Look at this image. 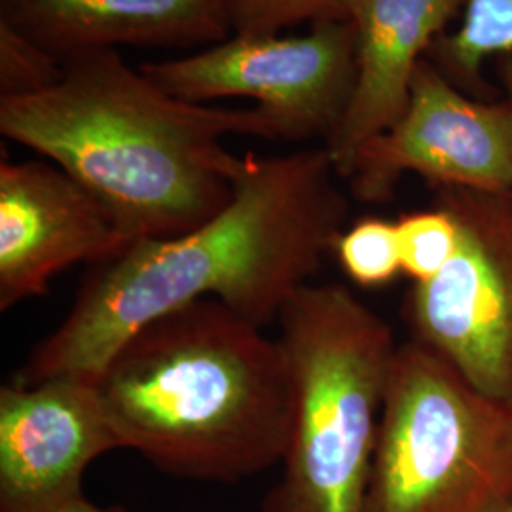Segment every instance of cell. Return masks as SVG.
<instances>
[{"label":"cell","mask_w":512,"mask_h":512,"mask_svg":"<svg viewBox=\"0 0 512 512\" xmlns=\"http://www.w3.org/2000/svg\"><path fill=\"white\" fill-rule=\"evenodd\" d=\"M336 179L325 147L245 154L232 198L215 217L177 238L139 239L93 268L19 384L93 378L135 330L203 298L262 329L277 321L346 230L349 203Z\"/></svg>","instance_id":"6da1fadb"},{"label":"cell","mask_w":512,"mask_h":512,"mask_svg":"<svg viewBox=\"0 0 512 512\" xmlns=\"http://www.w3.org/2000/svg\"><path fill=\"white\" fill-rule=\"evenodd\" d=\"M0 133L59 165L135 241L183 236L226 207L245 164L226 135L274 141L260 110L183 101L118 50L67 59L44 92L0 97Z\"/></svg>","instance_id":"7a4b0ae2"},{"label":"cell","mask_w":512,"mask_h":512,"mask_svg":"<svg viewBox=\"0 0 512 512\" xmlns=\"http://www.w3.org/2000/svg\"><path fill=\"white\" fill-rule=\"evenodd\" d=\"M92 380L118 446L165 475L232 484L283 461L293 416L287 353L220 300L135 330Z\"/></svg>","instance_id":"3957f363"},{"label":"cell","mask_w":512,"mask_h":512,"mask_svg":"<svg viewBox=\"0 0 512 512\" xmlns=\"http://www.w3.org/2000/svg\"><path fill=\"white\" fill-rule=\"evenodd\" d=\"M293 416L283 475L262 512H365L397 342L380 313L338 283L306 285L277 317Z\"/></svg>","instance_id":"277c9868"},{"label":"cell","mask_w":512,"mask_h":512,"mask_svg":"<svg viewBox=\"0 0 512 512\" xmlns=\"http://www.w3.org/2000/svg\"><path fill=\"white\" fill-rule=\"evenodd\" d=\"M512 507V406L437 351L397 346L365 512H505Z\"/></svg>","instance_id":"5b68a950"},{"label":"cell","mask_w":512,"mask_h":512,"mask_svg":"<svg viewBox=\"0 0 512 512\" xmlns=\"http://www.w3.org/2000/svg\"><path fill=\"white\" fill-rule=\"evenodd\" d=\"M139 71L188 103L253 99L274 129V141L327 143L355 90L357 33L351 19H342L291 37L232 35L196 54L147 61Z\"/></svg>","instance_id":"8992f818"},{"label":"cell","mask_w":512,"mask_h":512,"mask_svg":"<svg viewBox=\"0 0 512 512\" xmlns=\"http://www.w3.org/2000/svg\"><path fill=\"white\" fill-rule=\"evenodd\" d=\"M433 194L458 224V251L437 277L414 283L410 338L512 406V190L439 186Z\"/></svg>","instance_id":"52a82bcc"},{"label":"cell","mask_w":512,"mask_h":512,"mask_svg":"<svg viewBox=\"0 0 512 512\" xmlns=\"http://www.w3.org/2000/svg\"><path fill=\"white\" fill-rule=\"evenodd\" d=\"M408 173L420 175L431 188L509 192L511 105L471 97L425 57L399 122L357 152L349 188L359 202H389Z\"/></svg>","instance_id":"ba28073f"},{"label":"cell","mask_w":512,"mask_h":512,"mask_svg":"<svg viewBox=\"0 0 512 512\" xmlns=\"http://www.w3.org/2000/svg\"><path fill=\"white\" fill-rule=\"evenodd\" d=\"M92 378L0 389V512H54L84 494L93 461L118 450Z\"/></svg>","instance_id":"9c48e42d"},{"label":"cell","mask_w":512,"mask_h":512,"mask_svg":"<svg viewBox=\"0 0 512 512\" xmlns=\"http://www.w3.org/2000/svg\"><path fill=\"white\" fill-rule=\"evenodd\" d=\"M135 239L52 162L0 164V310L46 293L74 264H101Z\"/></svg>","instance_id":"30bf717a"},{"label":"cell","mask_w":512,"mask_h":512,"mask_svg":"<svg viewBox=\"0 0 512 512\" xmlns=\"http://www.w3.org/2000/svg\"><path fill=\"white\" fill-rule=\"evenodd\" d=\"M465 0H357V80L348 112L323 145L340 179L348 181L357 152L393 128L410 101L421 61L450 31Z\"/></svg>","instance_id":"8fae6325"},{"label":"cell","mask_w":512,"mask_h":512,"mask_svg":"<svg viewBox=\"0 0 512 512\" xmlns=\"http://www.w3.org/2000/svg\"><path fill=\"white\" fill-rule=\"evenodd\" d=\"M0 19L63 61L122 46L209 48L232 35L226 0H0Z\"/></svg>","instance_id":"7c38bea8"},{"label":"cell","mask_w":512,"mask_h":512,"mask_svg":"<svg viewBox=\"0 0 512 512\" xmlns=\"http://www.w3.org/2000/svg\"><path fill=\"white\" fill-rule=\"evenodd\" d=\"M512 54V0H465L459 23L440 35L427 59L454 86L482 99L490 97L484 65Z\"/></svg>","instance_id":"4fadbf2b"},{"label":"cell","mask_w":512,"mask_h":512,"mask_svg":"<svg viewBox=\"0 0 512 512\" xmlns=\"http://www.w3.org/2000/svg\"><path fill=\"white\" fill-rule=\"evenodd\" d=\"M334 255L355 285L384 287L403 272L397 222L378 217L357 220L336 241Z\"/></svg>","instance_id":"5bb4252c"},{"label":"cell","mask_w":512,"mask_h":512,"mask_svg":"<svg viewBox=\"0 0 512 512\" xmlns=\"http://www.w3.org/2000/svg\"><path fill=\"white\" fill-rule=\"evenodd\" d=\"M357 0H226L232 35L275 37L294 25L351 19Z\"/></svg>","instance_id":"9a60e30c"},{"label":"cell","mask_w":512,"mask_h":512,"mask_svg":"<svg viewBox=\"0 0 512 512\" xmlns=\"http://www.w3.org/2000/svg\"><path fill=\"white\" fill-rule=\"evenodd\" d=\"M397 222L403 272L414 283L429 281L448 266L458 251L459 230L454 217L439 205L406 213Z\"/></svg>","instance_id":"2e32d148"},{"label":"cell","mask_w":512,"mask_h":512,"mask_svg":"<svg viewBox=\"0 0 512 512\" xmlns=\"http://www.w3.org/2000/svg\"><path fill=\"white\" fill-rule=\"evenodd\" d=\"M65 61L0 19V97L44 92L61 78Z\"/></svg>","instance_id":"e0dca14e"},{"label":"cell","mask_w":512,"mask_h":512,"mask_svg":"<svg viewBox=\"0 0 512 512\" xmlns=\"http://www.w3.org/2000/svg\"><path fill=\"white\" fill-rule=\"evenodd\" d=\"M54 512H124L118 507H99L97 503L90 501L86 495H78L71 501H67L65 505H61Z\"/></svg>","instance_id":"ac0fdd59"},{"label":"cell","mask_w":512,"mask_h":512,"mask_svg":"<svg viewBox=\"0 0 512 512\" xmlns=\"http://www.w3.org/2000/svg\"><path fill=\"white\" fill-rule=\"evenodd\" d=\"M495 69H497L499 82H501L503 92H505V101L511 105L512 109V54L497 57Z\"/></svg>","instance_id":"d6986e66"},{"label":"cell","mask_w":512,"mask_h":512,"mask_svg":"<svg viewBox=\"0 0 512 512\" xmlns=\"http://www.w3.org/2000/svg\"><path fill=\"white\" fill-rule=\"evenodd\" d=\"M505 512H512V507H511V509H507V511H505Z\"/></svg>","instance_id":"ffe728a7"}]
</instances>
